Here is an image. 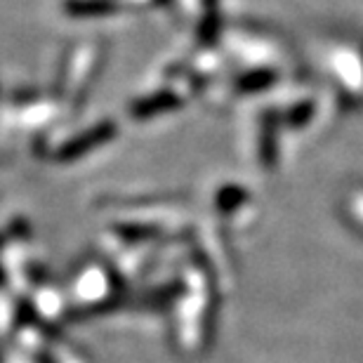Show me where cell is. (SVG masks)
Listing matches in <instances>:
<instances>
[{"mask_svg": "<svg viewBox=\"0 0 363 363\" xmlns=\"http://www.w3.org/2000/svg\"><path fill=\"white\" fill-rule=\"evenodd\" d=\"M113 135H116V128H113V123H99V125H94L90 128L88 133H83V135H78L74 137V140H69L64 147L57 151V158L60 161H76V158H83L85 154H90L92 149H97L101 147V144H106L108 140H113Z\"/></svg>", "mask_w": 363, "mask_h": 363, "instance_id": "cell-1", "label": "cell"}, {"mask_svg": "<svg viewBox=\"0 0 363 363\" xmlns=\"http://www.w3.org/2000/svg\"><path fill=\"white\" fill-rule=\"evenodd\" d=\"M182 104L179 97L175 92H168V90H163V92H156V94H149V97H144L140 101H135L133 104V113L135 118H151V116H158V113H168L172 111V108H177Z\"/></svg>", "mask_w": 363, "mask_h": 363, "instance_id": "cell-2", "label": "cell"}, {"mask_svg": "<svg viewBox=\"0 0 363 363\" xmlns=\"http://www.w3.org/2000/svg\"><path fill=\"white\" fill-rule=\"evenodd\" d=\"M64 10L71 17H101V14L113 12L116 3L113 0H67Z\"/></svg>", "mask_w": 363, "mask_h": 363, "instance_id": "cell-3", "label": "cell"}, {"mask_svg": "<svg viewBox=\"0 0 363 363\" xmlns=\"http://www.w3.org/2000/svg\"><path fill=\"white\" fill-rule=\"evenodd\" d=\"M259 154H262V163L264 165H274V161H276V116L274 113H269L264 118Z\"/></svg>", "mask_w": 363, "mask_h": 363, "instance_id": "cell-4", "label": "cell"}, {"mask_svg": "<svg viewBox=\"0 0 363 363\" xmlns=\"http://www.w3.org/2000/svg\"><path fill=\"white\" fill-rule=\"evenodd\" d=\"M274 81H276L274 71H267V69L252 71V74L243 76L241 81H238V90H241V92H259V90L269 88Z\"/></svg>", "mask_w": 363, "mask_h": 363, "instance_id": "cell-5", "label": "cell"}, {"mask_svg": "<svg viewBox=\"0 0 363 363\" xmlns=\"http://www.w3.org/2000/svg\"><path fill=\"white\" fill-rule=\"evenodd\" d=\"M217 28H220V14H217V7H215V0L208 5L206 14H203V21L199 26V35L203 43H215L217 38Z\"/></svg>", "mask_w": 363, "mask_h": 363, "instance_id": "cell-6", "label": "cell"}, {"mask_svg": "<svg viewBox=\"0 0 363 363\" xmlns=\"http://www.w3.org/2000/svg\"><path fill=\"white\" fill-rule=\"evenodd\" d=\"M311 118H314V101H300V104H295L288 111L286 123L290 128H302V125H307Z\"/></svg>", "mask_w": 363, "mask_h": 363, "instance_id": "cell-7", "label": "cell"}, {"mask_svg": "<svg viewBox=\"0 0 363 363\" xmlns=\"http://www.w3.org/2000/svg\"><path fill=\"white\" fill-rule=\"evenodd\" d=\"M248 199V194L243 191V189H238V186H227V189H222L220 196H217V206H220V210H234L238 208L241 203Z\"/></svg>", "mask_w": 363, "mask_h": 363, "instance_id": "cell-8", "label": "cell"}]
</instances>
